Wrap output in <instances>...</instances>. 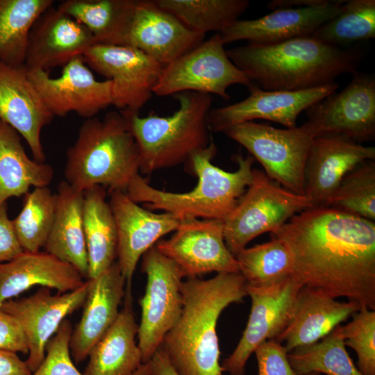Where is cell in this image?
Returning <instances> with one entry per match:
<instances>
[{
    "label": "cell",
    "mask_w": 375,
    "mask_h": 375,
    "mask_svg": "<svg viewBox=\"0 0 375 375\" xmlns=\"http://www.w3.org/2000/svg\"><path fill=\"white\" fill-rule=\"evenodd\" d=\"M271 238L281 240L303 287L375 310V223L328 207L308 208Z\"/></svg>",
    "instance_id": "obj_1"
},
{
    "label": "cell",
    "mask_w": 375,
    "mask_h": 375,
    "mask_svg": "<svg viewBox=\"0 0 375 375\" xmlns=\"http://www.w3.org/2000/svg\"><path fill=\"white\" fill-rule=\"evenodd\" d=\"M233 64L267 91H298L335 83L357 72L362 59L358 47H338L312 36L271 44L248 43L226 51Z\"/></svg>",
    "instance_id": "obj_2"
},
{
    "label": "cell",
    "mask_w": 375,
    "mask_h": 375,
    "mask_svg": "<svg viewBox=\"0 0 375 375\" xmlns=\"http://www.w3.org/2000/svg\"><path fill=\"white\" fill-rule=\"evenodd\" d=\"M246 285L240 273L183 281L181 314L160 347L179 375H222L217 320L227 306L247 295Z\"/></svg>",
    "instance_id": "obj_3"
},
{
    "label": "cell",
    "mask_w": 375,
    "mask_h": 375,
    "mask_svg": "<svg viewBox=\"0 0 375 375\" xmlns=\"http://www.w3.org/2000/svg\"><path fill=\"white\" fill-rule=\"evenodd\" d=\"M217 153L213 141L193 154L185 163L187 169L197 177L195 188L186 192H173L152 187L139 174L130 183L126 193L145 208L169 212L181 221L190 219L224 221L236 206L252 178L255 159L250 154L233 156L238 164L234 172L225 171L212 162Z\"/></svg>",
    "instance_id": "obj_4"
},
{
    "label": "cell",
    "mask_w": 375,
    "mask_h": 375,
    "mask_svg": "<svg viewBox=\"0 0 375 375\" xmlns=\"http://www.w3.org/2000/svg\"><path fill=\"white\" fill-rule=\"evenodd\" d=\"M66 157L65 181L79 192L95 185L126 192L140 171L138 144L119 110L86 119Z\"/></svg>",
    "instance_id": "obj_5"
},
{
    "label": "cell",
    "mask_w": 375,
    "mask_h": 375,
    "mask_svg": "<svg viewBox=\"0 0 375 375\" xmlns=\"http://www.w3.org/2000/svg\"><path fill=\"white\" fill-rule=\"evenodd\" d=\"M177 110L169 116L120 111L128 121L140 151V171L151 174L158 170L186 163L210 142L208 117L210 94L183 92L174 94Z\"/></svg>",
    "instance_id": "obj_6"
},
{
    "label": "cell",
    "mask_w": 375,
    "mask_h": 375,
    "mask_svg": "<svg viewBox=\"0 0 375 375\" xmlns=\"http://www.w3.org/2000/svg\"><path fill=\"white\" fill-rule=\"evenodd\" d=\"M243 146L263 167L266 175L283 188L304 195V169L312 142L317 135L307 121L292 128H277L246 122L224 132Z\"/></svg>",
    "instance_id": "obj_7"
},
{
    "label": "cell",
    "mask_w": 375,
    "mask_h": 375,
    "mask_svg": "<svg viewBox=\"0 0 375 375\" xmlns=\"http://www.w3.org/2000/svg\"><path fill=\"white\" fill-rule=\"evenodd\" d=\"M305 195L294 193L252 169V178L238 202L224 221L226 245L235 256L258 235L273 232L294 215L312 208Z\"/></svg>",
    "instance_id": "obj_8"
},
{
    "label": "cell",
    "mask_w": 375,
    "mask_h": 375,
    "mask_svg": "<svg viewBox=\"0 0 375 375\" xmlns=\"http://www.w3.org/2000/svg\"><path fill=\"white\" fill-rule=\"evenodd\" d=\"M141 270L147 275V285L139 301L141 320L137 335L142 363H145L151 359L180 317L184 276L176 263L155 245L142 256Z\"/></svg>",
    "instance_id": "obj_9"
},
{
    "label": "cell",
    "mask_w": 375,
    "mask_h": 375,
    "mask_svg": "<svg viewBox=\"0 0 375 375\" xmlns=\"http://www.w3.org/2000/svg\"><path fill=\"white\" fill-rule=\"evenodd\" d=\"M218 33L165 66L153 93L159 97L183 92L214 94L228 100L232 85H250L247 76L230 60Z\"/></svg>",
    "instance_id": "obj_10"
},
{
    "label": "cell",
    "mask_w": 375,
    "mask_h": 375,
    "mask_svg": "<svg viewBox=\"0 0 375 375\" xmlns=\"http://www.w3.org/2000/svg\"><path fill=\"white\" fill-rule=\"evenodd\" d=\"M88 66L112 82V106L139 112L150 100L163 66L128 45L95 44L83 54Z\"/></svg>",
    "instance_id": "obj_11"
},
{
    "label": "cell",
    "mask_w": 375,
    "mask_h": 375,
    "mask_svg": "<svg viewBox=\"0 0 375 375\" xmlns=\"http://www.w3.org/2000/svg\"><path fill=\"white\" fill-rule=\"evenodd\" d=\"M351 82L306 111L320 134L344 135L360 143L375 139V77L355 72Z\"/></svg>",
    "instance_id": "obj_12"
},
{
    "label": "cell",
    "mask_w": 375,
    "mask_h": 375,
    "mask_svg": "<svg viewBox=\"0 0 375 375\" xmlns=\"http://www.w3.org/2000/svg\"><path fill=\"white\" fill-rule=\"evenodd\" d=\"M28 76L53 116L65 117L72 112L86 119L96 117L112 105V82L98 81L83 56L63 66L58 78L48 72L27 69Z\"/></svg>",
    "instance_id": "obj_13"
},
{
    "label": "cell",
    "mask_w": 375,
    "mask_h": 375,
    "mask_svg": "<svg viewBox=\"0 0 375 375\" xmlns=\"http://www.w3.org/2000/svg\"><path fill=\"white\" fill-rule=\"evenodd\" d=\"M155 247L188 278L214 272L240 273L238 262L225 243L223 220H182L170 238L160 240Z\"/></svg>",
    "instance_id": "obj_14"
},
{
    "label": "cell",
    "mask_w": 375,
    "mask_h": 375,
    "mask_svg": "<svg viewBox=\"0 0 375 375\" xmlns=\"http://www.w3.org/2000/svg\"><path fill=\"white\" fill-rule=\"evenodd\" d=\"M303 286L293 276L269 287L246 285L251 299L247 326L233 352L221 365L230 375H245L246 363L263 342L276 339L290 318L297 293Z\"/></svg>",
    "instance_id": "obj_15"
},
{
    "label": "cell",
    "mask_w": 375,
    "mask_h": 375,
    "mask_svg": "<svg viewBox=\"0 0 375 375\" xmlns=\"http://www.w3.org/2000/svg\"><path fill=\"white\" fill-rule=\"evenodd\" d=\"M338 84L298 91H267L253 83L244 100L224 107L212 108L208 122L211 131L224 133L240 123L262 119L278 123L286 128L297 127L299 114L315 103L337 91Z\"/></svg>",
    "instance_id": "obj_16"
},
{
    "label": "cell",
    "mask_w": 375,
    "mask_h": 375,
    "mask_svg": "<svg viewBox=\"0 0 375 375\" xmlns=\"http://www.w3.org/2000/svg\"><path fill=\"white\" fill-rule=\"evenodd\" d=\"M88 280L79 288L52 294L51 289L42 287L33 295L2 303L0 309L15 317L20 323L28 347L25 361L33 372L43 361L45 349L65 317L83 306L88 292Z\"/></svg>",
    "instance_id": "obj_17"
},
{
    "label": "cell",
    "mask_w": 375,
    "mask_h": 375,
    "mask_svg": "<svg viewBox=\"0 0 375 375\" xmlns=\"http://www.w3.org/2000/svg\"><path fill=\"white\" fill-rule=\"evenodd\" d=\"M117 231V262L126 281V291L131 283L137 264L143 254L167 233L175 231L181 220L172 213H155L133 201L126 192H109Z\"/></svg>",
    "instance_id": "obj_18"
},
{
    "label": "cell",
    "mask_w": 375,
    "mask_h": 375,
    "mask_svg": "<svg viewBox=\"0 0 375 375\" xmlns=\"http://www.w3.org/2000/svg\"><path fill=\"white\" fill-rule=\"evenodd\" d=\"M374 159V147L363 146L341 135H317L305 165L304 195L313 207H326L348 172L358 164Z\"/></svg>",
    "instance_id": "obj_19"
},
{
    "label": "cell",
    "mask_w": 375,
    "mask_h": 375,
    "mask_svg": "<svg viewBox=\"0 0 375 375\" xmlns=\"http://www.w3.org/2000/svg\"><path fill=\"white\" fill-rule=\"evenodd\" d=\"M53 117L30 81L26 67L0 61V119L24 138L33 159L40 163L46 158L41 132Z\"/></svg>",
    "instance_id": "obj_20"
},
{
    "label": "cell",
    "mask_w": 375,
    "mask_h": 375,
    "mask_svg": "<svg viewBox=\"0 0 375 375\" xmlns=\"http://www.w3.org/2000/svg\"><path fill=\"white\" fill-rule=\"evenodd\" d=\"M345 2L331 0L319 6L276 9L258 19H238L219 35L224 44L242 40L251 44H271L310 36L341 13Z\"/></svg>",
    "instance_id": "obj_21"
},
{
    "label": "cell",
    "mask_w": 375,
    "mask_h": 375,
    "mask_svg": "<svg viewBox=\"0 0 375 375\" xmlns=\"http://www.w3.org/2000/svg\"><path fill=\"white\" fill-rule=\"evenodd\" d=\"M94 44L92 34L82 24L52 6L38 17L31 29L24 66L48 72L83 56Z\"/></svg>",
    "instance_id": "obj_22"
},
{
    "label": "cell",
    "mask_w": 375,
    "mask_h": 375,
    "mask_svg": "<svg viewBox=\"0 0 375 375\" xmlns=\"http://www.w3.org/2000/svg\"><path fill=\"white\" fill-rule=\"evenodd\" d=\"M195 32L153 1L136 0L128 46L151 57L163 67L204 41Z\"/></svg>",
    "instance_id": "obj_23"
},
{
    "label": "cell",
    "mask_w": 375,
    "mask_h": 375,
    "mask_svg": "<svg viewBox=\"0 0 375 375\" xmlns=\"http://www.w3.org/2000/svg\"><path fill=\"white\" fill-rule=\"evenodd\" d=\"M88 280L83 315L72 330L69 342L70 353L76 363L88 357L93 346L115 322L125 295L126 281L117 261L97 277Z\"/></svg>",
    "instance_id": "obj_24"
},
{
    "label": "cell",
    "mask_w": 375,
    "mask_h": 375,
    "mask_svg": "<svg viewBox=\"0 0 375 375\" xmlns=\"http://www.w3.org/2000/svg\"><path fill=\"white\" fill-rule=\"evenodd\" d=\"M360 309L353 301H339L312 288L297 294L288 325L276 339L288 353L315 343Z\"/></svg>",
    "instance_id": "obj_25"
},
{
    "label": "cell",
    "mask_w": 375,
    "mask_h": 375,
    "mask_svg": "<svg viewBox=\"0 0 375 375\" xmlns=\"http://www.w3.org/2000/svg\"><path fill=\"white\" fill-rule=\"evenodd\" d=\"M84 282L73 266L49 253L23 251L14 259L0 263V307L34 285L65 293L79 288Z\"/></svg>",
    "instance_id": "obj_26"
},
{
    "label": "cell",
    "mask_w": 375,
    "mask_h": 375,
    "mask_svg": "<svg viewBox=\"0 0 375 375\" xmlns=\"http://www.w3.org/2000/svg\"><path fill=\"white\" fill-rule=\"evenodd\" d=\"M56 196L55 214L44 246L45 251L73 266L83 278L88 277V260L83 228V192L65 181L60 182Z\"/></svg>",
    "instance_id": "obj_27"
},
{
    "label": "cell",
    "mask_w": 375,
    "mask_h": 375,
    "mask_svg": "<svg viewBox=\"0 0 375 375\" xmlns=\"http://www.w3.org/2000/svg\"><path fill=\"white\" fill-rule=\"evenodd\" d=\"M124 299L117 319L90 350L83 375H131L142 364L131 292Z\"/></svg>",
    "instance_id": "obj_28"
},
{
    "label": "cell",
    "mask_w": 375,
    "mask_h": 375,
    "mask_svg": "<svg viewBox=\"0 0 375 375\" xmlns=\"http://www.w3.org/2000/svg\"><path fill=\"white\" fill-rule=\"evenodd\" d=\"M83 192L89 279L97 277L116 261L117 231L110 205L106 200V189L95 185Z\"/></svg>",
    "instance_id": "obj_29"
},
{
    "label": "cell",
    "mask_w": 375,
    "mask_h": 375,
    "mask_svg": "<svg viewBox=\"0 0 375 375\" xmlns=\"http://www.w3.org/2000/svg\"><path fill=\"white\" fill-rule=\"evenodd\" d=\"M53 176V167L31 159L21 135L0 119V204L27 194L31 186L48 187Z\"/></svg>",
    "instance_id": "obj_30"
},
{
    "label": "cell",
    "mask_w": 375,
    "mask_h": 375,
    "mask_svg": "<svg viewBox=\"0 0 375 375\" xmlns=\"http://www.w3.org/2000/svg\"><path fill=\"white\" fill-rule=\"evenodd\" d=\"M136 0H67L58 8L82 24L95 44L128 45Z\"/></svg>",
    "instance_id": "obj_31"
},
{
    "label": "cell",
    "mask_w": 375,
    "mask_h": 375,
    "mask_svg": "<svg viewBox=\"0 0 375 375\" xmlns=\"http://www.w3.org/2000/svg\"><path fill=\"white\" fill-rule=\"evenodd\" d=\"M52 0H0V61L24 65L28 35L38 17Z\"/></svg>",
    "instance_id": "obj_32"
},
{
    "label": "cell",
    "mask_w": 375,
    "mask_h": 375,
    "mask_svg": "<svg viewBox=\"0 0 375 375\" xmlns=\"http://www.w3.org/2000/svg\"><path fill=\"white\" fill-rule=\"evenodd\" d=\"M190 29L205 34L222 32L249 7L247 0H154Z\"/></svg>",
    "instance_id": "obj_33"
},
{
    "label": "cell",
    "mask_w": 375,
    "mask_h": 375,
    "mask_svg": "<svg viewBox=\"0 0 375 375\" xmlns=\"http://www.w3.org/2000/svg\"><path fill=\"white\" fill-rule=\"evenodd\" d=\"M287 357L298 375H362L345 349L340 325L319 341L288 352Z\"/></svg>",
    "instance_id": "obj_34"
},
{
    "label": "cell",
    "mask_w": 375,
    "mask_h": 375,
    "mask_svg": "<svg viewBox=\"0 0 375 375\" xmlns=\"http://www.w3.org/2000/svg\"><path fill=\"white\" fill-rule=\"evenodd\" d=\"M235 258L239 272L248 285L269 287L293 274L292 258L286 245L279 239L244 248Z\"/></svg>",
    "instance_id": "obj_35"
},
{
    "label": "cell",
    "mask_w": 375,
    "mask_h": 375,
    "mask_svg": "<svg viewBox=\"0 0 375 375\" xmlns=\"http://www.w3.org/2000/svg\"><path fill=\"white\" fill-rule=\"evenodd\" d=\"M310 36L326 44L344 47L375 38V1H346L338 16L319 27Z\"/></svg>",
    "instance_id": "obj_36"
},
{
    "label": "cell",
    "mask_w": 375,
    "mask_h": 375,
    "mask_svg": "<svg viewBox=\"0 0 375 375\" xmlns=\"http://www.w3.org/2000/svg\"><path fill=\"white\" fill-rule=\"evenodd\" d=\"M55 207V194L48 187L35 188L25 194L22 210L12 220L24 251L37 252L44 247L53 224Z\"/></svg>",
    "instance_id": "obj_37"
},
{
    "label": "cell",
    "mask_w": 375,
    "mask_h": 375,
    "mask_svg": "<svg viewBox=\"0 0 375 375\" xmlns=\"http://www.w3.org/2000/svg\"><path fill=\"white\" fill-rule=\"evenodd\" d=\"M326 207L374 222V160H365L348 172Z\"/></svg>",
    "instance_id": "obj_38"
},
{
    "label": "cell",
    "mask_w": 375,
    "mask_h": 375,
    "mask_svg": "<svg viewBox=\"0 0 375 375\" xmlns=\"http://www.w3.org/2000/svg\"><path fill=\"white\" fill-rule=\"evenodd\" d=\"M352 320L341 326L345 346L358 356V369L362 375H375V311L361 308Z\"/></svg>",
    "instance_id": "obj_39"
},
{
    "label": "cell",
    "mask_w": 375,
    "mask_h": 375,
    "mask_svg": "<svg viewBox=\"0 0 375 375\" xmlns=\"http://www.w3.org/2000/svg\"><path fill=\"white\" fill-rule=\"evenodd\" d=\"M70 321L64 319L48 342L44 358L31 375H83L74 365L69 349Z\"/></svg>",
    "instance_id": "obj_40"
},
{
    "label": "cell",
    "mask_w": 375,
    "mask_h": 375,
    "mask_svg": "<svg viewBox=\"0 0 375 375\" xmlns=\"http://www.w3.org/2000/svg\"><path fill=\"white\" fill-rule=\"evenodd\" d=\"M253 353L258 362V375H298L288 362L284 346L275 339L263 342Z\"/></svg>",
    "instance_id": "obj_41"
},
{
    "label": "cell",
    "mask_w": 375,
    "mask_h": 375,
    "mask_svg": "<svg viewBox=\"0 0 375 375\" xmlns=\"http://www.w3.org/2000/svg\"><path fill=\"white\" fill-rule=\"evenodd\" d=\"M0 350L28 353L24 330L19 321L0 309Z\"/></svg>",
    "instance_id": "obj_42"
},
{
    "label": "cell",
    "mask_w": 375,
    "mask_h": 375,
    "mask_svg": "<svg viewBox=\"0 0 375 375\" xmlns=\"http://www.w3.org/2000/svg\"><path fill=\"white\" fill-rule=\"evenodd\" d=\"M24 251L12 221L7 212L6 202L0 204V263L8 262Z\"/></svg>",
    "instance_id": "obj_43"
},
{
    "label": "cell",
    "mask_w": 375,
    "mask_h": 375,
    "mask_svg": "<svg viewBox=\"0 0 375 375\" xmlns=\"http://www.w3.org/2000/svg\"><path fill=\"white\" fill-rule=\"evenodd\" d=\"M25 361L16 353L0 350V375H31Z\"/></svg>",
    "instance_id": "obj_44"
},
{
    "label": "cell",
    "mask_w": 375,
    "mask_h": 375,
    "mask_svg": "<svg viewBox=\"0 0 375 375\" xmlns=\"http://www.w3.org/2000/svg\"><path fill=\"white\" fill-rule=\"evenodd\" d=\"M150 362L151 375H179L161 348L155 352Z\"/></svg>",
    "instance_id": "obj_45"
},
{
    "label": "cell",
    "mask_w": 375,
    "mask_h": 375,
    "mask_svg": "<svg viewBox=\"0 0 375 375\" xmlns=\"http://www.w3.org/2000/svg\"><path fill=\"white\" fill-rule=\"evenodd\" d=\"M330 1L331 0H272L267 4V7L272 10L314 7L326 4Z\"/></svg>",
    "instance_id": "obj_46"
},
{
    "label": "cell",
    "mask_w": 375,
    "mask_h": 375,
    "mask_svg": "<svg viewBox=\"0 0 375 375\" xmlns=\"http://www.w3.org/2000/svg\"><path fill=\"white\" fill-rule=\"evenodd\" d=\"M131 375H151L150 360L142 363Z\"/></svg>",
    "instance_id": "obj_47"
}]
</instances>
